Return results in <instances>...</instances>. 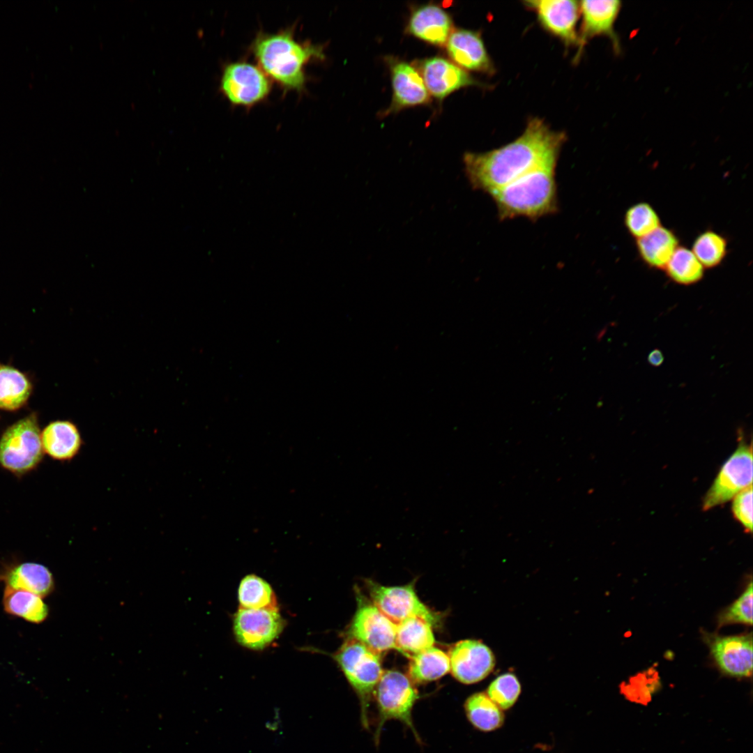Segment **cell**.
I'll return each mask as SVG.
<instances>
[{
	"label": "cell",
	"mask_w": 753,
	"mask_h": 753,
	"mask_svg": "<svg viewBox=\"0 0 753 753\" xmlns=\"http://www.w3.org/2000/svg\"><path fill=\"white\" fill-rule=\"evenodd\" d=\"M565 140L563 132L533 118L510 143L483 153H466L464 171L473 189L489 194L531 171L556 166Z\"/></svg>",
	"instance_id": "cell-1"
},
{
	"label": "cell",
	"mask_w": 753,
	"mask_h": 753,
	"mask_svg": "<svg viewBox=\"0 0 753 753\" xmlns=\"http://www.w3.org/2000/svg\"><path fill=\"white\" fill-rule=\"evenodd\" d=\"M252 50L259 67L284 91L302 92L306 84L305 67L311 61L324 60L322 46L298 41L293 29L259 33Z\"/></svg>",
	"instance_id": "cell-2"
},
{
	"label": "cell",
	"mask_w": 753,
	"mask_h": 753,
	"mask_svg": "<svg viewBox=\"0 0 753 753\" xmlns=\"http://www.w3.org/2000/svg\"><path fill=\"white\" fill-rule=\"evenodd\" d=\"M556 166L531 171L491 192L500 220L524 217L535 220L558 211Z\"/></svg>",
	"instance_id": "cell-3"
},
{
	"label": "cell",
	"mask_w": 753,
	"mask_h": 753,
	"mask_svg": "<svg viewBox=\"0 0 753 753\" xmlns=\"http://www.w3.org/2000/svg\"><path fill=\"white\" fill-rule=\"evenodd\" d=\"M347 680L355 690L360 704V720L369 728L368 708L370 699L383 670L379 653L363 644L348 639L335 655Z\"/></svg>",
	"instance_id": "cell-4"
},
{
	"label": "cell",
	"mask_w": 753,
	"mask_h": 753,
	"mask_svg": "<svg viewBox=\"0 0 753 753\" xmlns=\"http://www.w3.org/2000/svg\"><path fill=\"white\" fill-rule=\"evenodd\" d=\"M43 452L41 432L35 413L8 427L0 439V465L16 475L35 469Z\"/></svg>",
	"instance_id": "cell-5"
},
{
	"label": "cell",
	"mask_w": 753,
	"mask_h": 753,
	"mask_svg": "<svg viewBox=\"0 0 753 753\" xmlns=\"http://www.w3.org/2000/svg\"><path fill=\"white\" fill-rule=\"evenodd\" d=\"M376 687L379 722L374 734L375 744H379L383 724L389 720L402 722L411 730L420 743L411 717L413 707L419 695L411 679L398 671H383Z\"/></svg>",
	"instance_id": "cell-6"
},
{
	"label": "cell",
	"mask_w": 753,
	"mask_h": 753,
	"mask_svg": "<svg viewBox=\"0 0 753 753\" xmlns=\"http://www.w3.org/2000/svg\"><path fill=\"white\" fill-rule=\"evenodd\" d=\"M220 89L232 105L251 107L268 97L271 80L259 66L247 61L232 62L222 70Z\"/></svg>",
	"instance_id": "cell-7"
},
{
	"label": "cell",
	"mask_w": 753,
	"mask_h": 753,
	"mask_svg": "<svg viewBox=\"0 0 753 753\" xmlns=\"http://www.w3.org/2000/svg\"><path fill=\"white\" fill-rule=\"evenodd\" d=\"M752 446L740 441L734 452L721 467L703 500V510H708L732 499L752 485Z\"/></svg>",
	"instance_id": "cell-8"
},
{
	"label": "cell",
	"mask_w": 753,
	"mask_h": 753,
	"mask_svg": "<svg viewBox=\"0 0 753 753\" xmlns=\"http://www.w3.org/2000/svg\"><path fill=\"white\" fill-rule=\"evenodd\" d=\"M373 604L395 624L410 617H418L432 626L439 622L437 614L418 598L413 584L400 586H384L367 581Z\"/></svg>",
	"instance_id": "cell-9"
},
{
	"label": "cell",
	"mask_w": 753,
	"mask_h": 753,
	"mask_svg": "<svg viewBox=\"0 0 753 753\" xmlns=\"http://www.w3.org/2000/svg\"><path fill=\"white\" fill-rule=\"evenodd\" d=\"M714 664L724 675L748 678L752 674V634L723 636L701 632Z\"/></svg>",
	"instance_id": "cell-10"
},
{
	"label": "cell",
	"mask_w": 753,
	"mask_h": 753,
	"mask_svg": "<svg viewBox=\"0 0 753 753\" xmlns=\"http://www.w3.org/2000/svg\"><path fill=\"white\" fill-rule=\"evenodd\" d=\"M358 608L347 634L376 653L395 649L396 624L374 604L358 595Z\"/></svg>",
	"instance_id": "cell-11"
},
{
	"label": "cell",
	"mask_w": 753,
	"mask_h": 753,
	"mask_svg": "<svg viewBox=\"0 0 753 753\" xmlns=\"http://www.w3.org/2000/svg\"><path fill=\"white\" fill-rule=\"evenodd\" d=\"M284 621L278 609L239 608L234 618V632L243 646L261 650L281 633Z\"/></svg>",
	"instance_id": "cell-12"
},
{
	"label": "cell",
	"mask_w": 753,
	"mask_h": 753,
	"mask_svg": "<svg viewBox=\"0 0 753 753\" xmlns=\"http://www.w3.org/2000/svg\"><path fill=\"white\" fill-rule=\"evenodd\" d=\"M525 6L534 11L541 26L561 39L565 45L579 47L576 30L580 15L579 1L572 0H528Z\"/></svg>",
	"instance_id": "cell-13"
},
{
	"label": "cell",
	"mask_w": 753,
	"mask_h": 753,
	"mask_svg": "<svg viewBox=\"0 0 753 753\" xmlns=\"http://www.w3.org/2000/svg\"><path fill=\"white\" fill-rule=\"evenodd\" d=\"M450 671L464 684H472L486 678L494 669L496 661L492 650L484 643L466 639L456 643L450 650Z\"/></svg>",
	"instance_id": "cell-14"
},
{
	"label": "cell",
	"mask_w": 753,
	"mask_h": 753,
	"mask_svg": "<svg viewBox=\"0 0 753 753\" xmlns=\"http://www.w3.org/2000/svg\"><path fill=\"white\" fill-rule=\"evenodd\" d=\"M621 8L618 0H585L579 1L581 26L579 53L586 42L598 36L610 38L616 52L620 51V44L614 31V24Z\"/></svg>",
	"instance_id": "cell-15"
},
{
	"label": "cell",
	"mask_w": 753,
	"mask_h": 753,
	"mask_svg": "<svg viewBox=\"0 0 753 753\" xmlns=\"http://www.w3.org/2000/svg\"><path fill=\"white\" fill-rule=\"evenodd\" d=\"M420 75L429 93L442 100L454 91L471 85H481L466 70L448 59L434 56L425 59Z\"/></svg>",
	"instance_id": "cell-16"
},
{
	"label": "cell",
	"mask_w": 753,
	"mask_h": 753,
	"mask_svg": "<svg viewBox=\"0 0 753 753\" xmlns=\"http://www.w3.org/2000/svg\"><path fill=\"white\" fill-rule=\"evenodd\" d=\"M446 46L453 63L463 70L489 75L494 73L493 63L480 33L467 29H453Z\"/></svg>",
	"instance_id": "cell-17"
},
{
	"label": "cell",
	"mask_w": 753,
	"mask_h": 753,
	"mask_svg": "<svg viewBox=\"0 0 753 753\" xmlns=\"http://www.w3.org/2000/svg\"><path fill=\"white\" fill-rule=\"evenodd\" d=\"M393 101L388 112L425 105L429 100L420 73L411 64L395 61L390 65Z\"/></svg>",
	"instance_id": "cell-18"
},
{
	"label": "cell",
	"mask_w": 753,
	"mask_h": 753,
	"mask_svg": "<svg viewBox=\"0 0 753 753\" xmlns=\"http://www.w3.org/2000/svg\"><path fill=\"white\" fill-rule=\"evenodd\" d=\"M407 32L429 44L443 46L453 31L449 14L434 4L421 6L411 14Z\"/></svg>",
	"instance_id": "cell-19"
},
{
	"label": "cell",
	"mask_w": 753,
	"mask_h": 753,
	"mask_svg": "<svg viewBox=\"0 0 753 753\" xmlns=\"http://www.w3.org/2000/svg\"><path fill=\"white\" fill-rule=\"evenodd\" d=\"M43 451L59 461H70L80 452L83 439L77 426L70 420H56L41 432Z\"/></svg>",
	"instance_id": "cell-20"
},
{
	"label": "cell",
	"mask_w": 753,
	"mask_h": 753,
	"mask_svg": "<svg viewBox=\"0 0 753 753\" xmlns=\"http://www.w3.org/2000/svg\"><path fill=\"white\" fill-rule=\"evenodd\" d=\"M0 580L6 586L29 591L42 598L50 595L54 588L52 572L36 563L25 562L10 567L0 574Z\"/></svg>",
	"instance_id": "cell-21"
},
{
	"label": "cell",
	"mask_w": 753,
	"mask_h": 753,
	"mask_svg": "<svg viewBox=\"0 0 753 753\" xmlns=\"http://www.w3.org/2000/svg\"><path fill=\"white\" fill-rule=\"evenodd\" d=\"M678 246L679 239L675 232L663 226L636 239V248L641 261L654 269L664 270Z\"/></svg>",
	"instance_id": "cell-22"
},
{
	"label": "cell",
	"mask_w": 753,
	"mask_h": 753,
	"mask_svg": "<svg viewBox=\"0 0 753 753\" xmlns=\"http://www.w3.org/2000/svg\"><path fill=\"white\" fill-rule=\"evenodd\" d=\"M432 627L418 617H410L396 624L395 649L410 657L434 646Z\"/></svg>",
	"instance_id": "cell-23"
},
{
	"label": "cell",
	"mask_w": 753,
	"mask_h": 753,
	"mask_svg": "<svg viewBox=\"0 0 753 753\" xmlns=\"http://www.w3.org/2000/svg\"><path fill=\"white\" fill-rule=\"evenodd\" d=\"M5 611L33 623H40L48 616L49 609L43 598L33 593L6 586L3 595Z\"/></svg>",
	"instance_id": "cell-24"
},
{
	"label": "cell",
	"mask_w": 753,
	"mask_h": 753,
	"mask_svg": "<svg viewBox=\"0 0 753 753\" xmlns=\"http://www.w3.org/2000/svg\"><path fill=\"white\" fill-rule=\"evenodd\" d=\"M409 658L408 673L412 682L424 683L436 680L450 671L448 654L434 646Z\"/></svg>",
	"instance_id": "cell-25"
},
{
	"label": "cell",
	"mask_w": 753,
	"mask_h": 753,
	"mask_svg": "<svg viewBox=\"0 0 753 753\" xmlns=\"http://www.w3.org/2000/svg\"><path fill=\"white\" fill-rule=\"evenodd\" d=\"M32 386L27 376L20 370L0 365V409L15 411L27 402Z\"/></svg>",
	"instance_id": "cell-26"
},
{
	"label": "cell",
	"mask_w": 753,
	"mask_h": 753,
	"mask_svg": "<svg viewBox=\"0 0 753 753\" xmlns=\"http://www.w3.org/2000/svg\"><path fill=\"white\" fill-rule=\"evenodd\" d=\"M464 708L469 720L479 730L494 731L503 724V712L485 693L477 692L470 696Z\"/></svg>",
	"instance_id": "cell-27"
},
{
	"label": "cell",
	"mask_w": 753,
	"mask_h": 753,
	"mask_svg": "<svg viewBox=\"0 0 753 753\" xmlns=\"http://www.w3.org/2000/svg\"><path fill=\"white\" fill-rule=\"evenodd\" d=\"M240 608L277 609V600L271 585L262 578L248 575L242 579L238 586Z\"/></svg>",
	"instance_id": "cell-28"
},
{
	"label": "cell",
	"mask_w": 753,
	"mask_h": 753,
	"mask_svg": "<svg viewBox=\"0 0 753 753\" xmlns=\"http://www.w3.org/2000/svg\"><path fill=\"white\" fill-rule=\"evenodd\" d=\"M704 269L691 250L680 245L664 268L669 279L683 285L700 281L703 277Z\"/></svg>",
	"instance_id": "cell-29"
},
{
	"label": "cell",
	"mask_w": 753,
	"mask_h": 753,
	"mask_svg": "<svg viewBox=\"0 0 753 753\" xmlns=\"http://www.w3.org/2000/svg\"><path fill=\"white\" fill-rule=\"evenodd\" d=\"M691 250L704 268H713L724 260L728 243L722 234L707 229L695 238Z\"/></svg>",
	"instance_id": "cell-30"
},
{
	"label": "cell",
	"mask_w": 753,
	"mask_h": 753,
	"mask_svg": "<svg viewBox=\"0 0 753 753\" xmlns=\"http://www.w3.org/2000/svg\"><path fill=\"white\" fill-rule=\"evenodd\" d=\"M624 225L635 239L645 236L662 226L657 211L645 201L637 202L625 211Z\"/></svg>",
	"instance_id": "cell-31"
},
{
	"label": "cell",
	"mask_w": 753,
	"mask_h": 753,
	"mask_svg": "<svg viewBox=\"0 0 753 753\" xmlns=\"http://www.w3.org/2000/svg\"><path fill=\"white\" fill-rule=\"evenodd\" d=\"M740 623L752 625V581L747 585L743 593L717 617V625L722 626Z\"/></svg>",
	"instance_id": "cell-32"
},
{
	"label": "cell",
	"mask_w": 753,
	"mask_h": 753,
	"mask_svg": "<svg viewBox=\"0 0 753 753\" xmlns=\"http://www.w3.org/2000/svg\"><path fill=\"white\" fill-rule=\"evenodd\" d=\"M521 685L516 676L505 673L495 678L489 685L487 694L501 709H508L517 700Z\"/></svg>",
	"instance_id": "cell-33"
},
{
	"label": "cell",
	"mask_w": 753,
	"mask_h": 753,
	"mask_svg": "<svg viewBox=\"0 0 753 753\" xmlns=\"http://www.w3.org/2000/svg\"><path fill=\"white\" fill-rule=\"evenodd\" d=\"M731 510L735 518L747 532L752 530V485L738 492L733 499Z\"/></svg>",
	"instance_id": "cell-34"
},
{
	"label": "cell",
	"mask_w": 753,
	"mask_h": 753,
	"mask_svg": "<svg viewBox=\"0 0 753 753\" xmlns=\"http://www.w3.org/2000/svg\"><path fill=\"white\" fill-rule=\"evenodd\" d=\"M663 360V354L658 349H655L652 351L648 356V361L654 366H658L661 365Z\"/></svg>",
	"instance_id": "cell-35"
}]
</instances>
